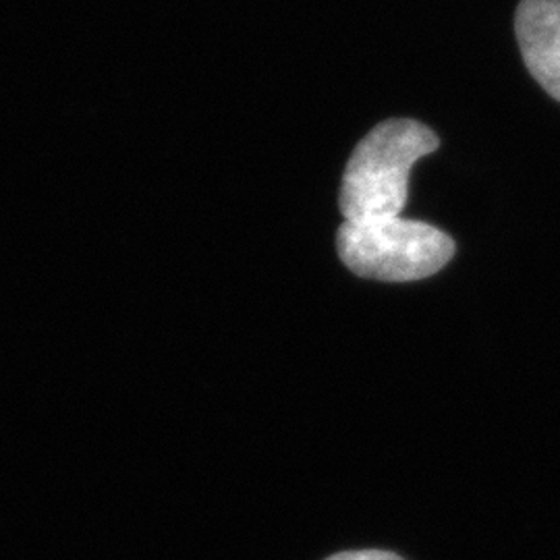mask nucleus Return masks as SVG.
Masks as SVG:
<instances>
[{"label": "nucleus", "mask_w": 560, "mask_h": 560, "mask_svg": "<svg viewBox=\"0 0 560 560\" xmlns=\"http://www.w3.org/2000/svg\"><path fill=\"white\" fill-rule=\"evenodd\" d=\"M439 145V136L418 120L388 119L376 125L358 143L345 168L339 198L345 221L400 217L413 164Z\"/></svg>", "instance_id": "nucleus-1"}, {"label": "nucleus", "mask_w": 560, "mask_h": 560, "mask_svg": "<svg viewBox=\"0 0 560 560\" xmlns=\"http://www.w3.org/2000/svg\"><path fill=\"white\" fill-rule=\"evenodd\" d=\"M337 249L361 279L409 282L436 275L455 256V241L428 222L400 217L340 224Z\"/></svg>", "instance_id": "nucleus-2"}, {"label": "nucleus", "mask_w": 560, "mask_h": 560, "mask_svg": "<svg viewBox=\"0 0 560 560\" xmlns=\"http://www.w3.org/2000/svg\"><path fill=\"white\" fill-rule=\"evenodd\" d=\"M515 36L532 78L560 102V0H521Z\"/></svg>", "instance_id": "nucleus-3"}, {"label": "nucleus", "mask_w": 560, "mask_h": 560, "mask_svg": "<svg viewBox=\"0 0 560 560\" xmlns=\"http://www.w3.org/2000/svg\"><path fill=\"white\" fill-rule=\"evenodd\" d=\"M326 560H402L395 552L386 550H353V552H339Z\"/></svg>", "instance_id": "nucleus-4"}]
</instances>
